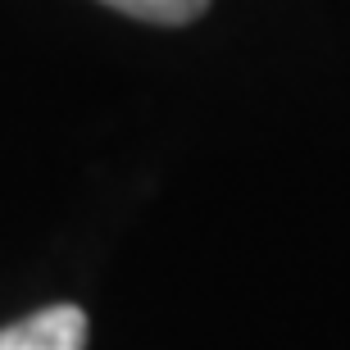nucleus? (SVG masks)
Segmentation results:
<instances>
[{
	"label": "nucleus",
	"mask_w": 350,
	"mask_h": 350,
	"mask_svg": "<svg viewBox=\"0 0 350 350\" xmlns=\"http://www.w3.org/2000/svg\"><path fill=\"white\" fill-rule=\"evenodd\" d=\"M100 5H109V10L128 14V18H146V23H191V18H200L205 14L209 0H100Z\"/></svg>",
	"instance_id": "obj_2"
},
{
	"label": "nucleus",
	"mask_w": 350,
	"mask_h": 350,
	"mask_svg": "<svg viewBox=\"0 0 350 350\" xmlns=\"http://www.w3.org/2000/svg\"><path fill=\"white\" fill-rule=\"evenodd\" d=\"M0 350H87V314L78 305H51L10 323Z\"/></svg>",
	"instance_id": "obj_1"
}]
</instances>
